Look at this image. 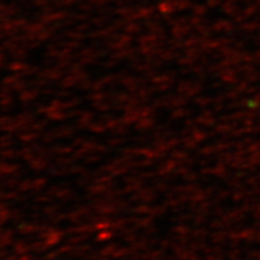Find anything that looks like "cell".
I'll list each match as a JSON object with an SVG mask.
<instances>
[]
</instances>
